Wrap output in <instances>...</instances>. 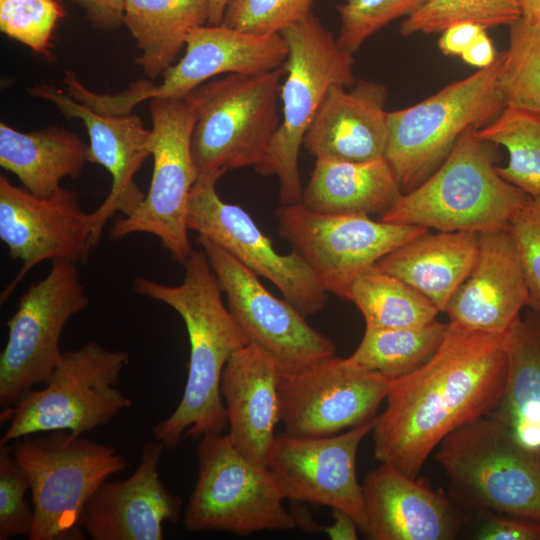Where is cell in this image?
<instances>
[{
	"label": "cell",
	"instance_id": "6da1fadb",
	"mask_svg": "<svg viewBox=\"0 0 540 540\" xmlns=\"http://www.w3.org/2000/svg\"><path fill=\"white\" fill-rule=\"evenodd\" d=\"M507 369L505 334L448 323L436 352L391 380L372 428L375 458L417 478L431 452L454 430L499 404Z\"/></svg>",
	"mask_w": 540,
	"mask_h": 540
},
{
	"label": "cell",
	"instance_id": "7a4b0ae2",
	"mask_svg": "<svg viewBox=\"0 0 540 540\" xmlns=\"http://www.w3.org/2000/svg\"><path fill=\"white\" fill-rule=\"evenodd\" d=\"M185 275L170 286L144 277L133 280L134 290L162 302L182 318L190 345L187 380L175 410L154 425L152 435L167 448H176L182 437L199 439L224 433L226 410L220 393L223 369L233 353L249 339L227 304L205 252L193 249L183 264Z\"/></svg>",
	"mask_w": 540,
	"mask_h": 540
},
{
	"label": "cell",
	"instance_id": "3957f363",
	"mask_svg": "<svg viewBox=\"0 0 540 540\" xmlns=\"http://www.w3.org/2000/svg\"><path fill=\"white\" fill-rule=\"evenodd\" d=\"M499 146L466 130L441 165L380 220L442 232L508 230L529 195L497 172Z\"/></svg>",
	"mask_w": 540,
	"mask_h": 540
},
{
	"label": "cell",
	"instance_id": "277c9868",
	"mask_svg": "<svg viewBox=\"0 0 540 540\" xmlns=\"http://www.w3.org/2000/svg\"><path fill=\"white\" fill-rule=\"evenodd\" d=\"M282 67L260 74H226L186 97L195 123L191 150L198 176L217 181L228 171L257 167L281 123Z\"/></svg>",
	"mask_w": 540,
	"mask_h": 540
},
{
	"label": "cell",
	"instance_id": "5b68a950",
	"mask_svg": "<svg viewBox=\"0 0 540 540\" xmlns=\"http://www.w3.org/2000/svg\"><path fill=\"white\" fill-rule=\"evenodd\" d=\"M13 455L29 481L34 522L29 540H83L82 511L97 489L128 467L109 445L55 430L13 441Z\"/></svg>",
	"mask_w": 540,
	"mask_h": 540
},
{
	"label": "cell",
	"instance_id": "8992f818",
	"mask_svg": "<svg viewBox=\"0 0 540 540\" xmlns=\"http://www.w3.org/2000/svg\"><path fill=\"white\" fill-rule=\"evenodd\" d=\"M280 33L288 44L280 89L281 123L255 169L278 178L281 204H295L302 197L298 157L305 134L329 88L334 84L350 88L357 80L353 54L339 46L312 12Z\"/></svg>",
	"mask_w": 540,
	"mask_h": 540
},
{
	"label": "cell",
	"instance_id": "52a82bcc",
	"mask_svg": "<svg viewBox=\"0 0 540 540\" xmlns=\"http://www.w3.org/2000/svg\"><path fill=\"white\" fill-rule=\"evenodd\" d=\"M435 459L461 506L540 521V458L497 419L484 416L454 430Z\"/></svg>",
	"mask_w": 540,
	"mask_h": 540
},
{
	"label": "cell",
	"instance_id": "ba28073f",
	"mask_svg": "<svg viewBox=\"0 0 540 540\" xmlns=\"http://www.w3.org/2000/svg\"><path fill=\"white\" fill-rule=\"evenodd\" d=\"M504 57L501 51L492 64L465 79L413 106L388 112L385 159L403 193L426 180L466 130L487 125L505 109L498 87Z\"/></svg>",
	"mask_w": 540,
	"mask_h": 540
},
{
	"label": "cell",
	"instance_id": "9c48e42d",
	"mask_svg": "<svg viewBox=\"0 0 540 540\" xmlns=\"http://www.w3.org/2000/svg\"><path fill=\"white\" fill-rule=\"evenodd\" d=\"M128 362L126 351L109 350L96 341L64 351L44 388L1 410V423L9 425L0 443L55 430L83 434L107 424L132 405L117 387Z\"/></svg>",
	"mask_w": 540,
	"mask_h": 540
},
{
	"label": "cell",
	"instance_id": "30bf717a",
	"mask_svg": "<svg viewBox=\"0 0 540 540\" xmlns=\"http://www.w3.org/2000/svg\"><path fill=\"white\" fill-rule=\"evenodd\" d=\"M199 439L197 479L183 517L186 529L247 536L297 526L268 467L246 458L227 434L208 433Z\"/></svg>",
	"mask_w": 540,
	"mask_h": 540
},
{
	"label": "cell",
	"instance_id": "8fae6325",
	"mask_svg": "<svg viewBox=\"0 0 540 540\" xmlns=\"http://www.w3.org/2000/svg\"><path fill=\"white\" fill-rule=\"evenodd\" d=\"M149 111L153 157L149 190L134 213L112 224L110 238L152 234L176 262L184 264L193 251L187 210L198 178L191 150L195 112L186 97L152 98Z\"/></svg>",
	"mask_w": 540,
	"mask_h": 540
},
{
	"label": "cell",
	"instance_id": "7c38bea8",
	"mask_svg": "<svg viewBox=\"0 0 540 540\" xmlns=\"http://www.w3.org/2000/svg\"><path fill=\"white\" fill-rule=\"evenodd\" d=\"M76 263L56 259L42 280L30 284L8 319L0 354V407L13 408L36 386L46 384L63 352L66 323L88 306Z\"/></svg>",
	"mask_w": 540,
	"mask_h": 540
},
{
	"label": "cell",
	"instance_id": "4fadbf2b",
	"mask_svg": "<svg viewBox=\"0 0 540 540\" xmlns=\"http://www.w3.org/2000/svg\"><path fill=\"white\" fill-rule=\"evenodd\" d=\"M277 230L309 266L321 287L350 300L354 281L383 256L428 231L419 225L375 221L364 215L312 211L301 202L275 211Z\"/></svg>",
	"mask_w": 540,
	"mask_h": 540
},
{
	"label": "cell",
	"instance_id": "5bb4252c",
	"mask_svg": "<svg viewBox=\"0 0 540 540\" xmlns=\"http://www.w3.org/2000/svg\"><path fill=\"white\" fill-rule=\"evenodd\" d=\"M185 47L183 57L164 71L160 84L141 79L116 95L91 92L88 103L101 113L129 114L145 100L184 97L215 76L275 70L288 56L281 33L255 34L221 24L193 29Z\"/></svg>",
	"mask_w": 540,
	"mask_h": 540
},
{
	"label": "cell",
	"instance_id": "9a60e30c",
	"mask_svg": "<svg viewBox=\"0 0 540 540\" xmlns=\"http://www.w3.org/2000/svg\"><path fill=\"white\" fill-rule=\"evenodd\" d=\"M205 252L227 307L251 343L269 353L283 373H296L335 355L331 339L311 327L291 303L269 292L247 266L203 236Z\"/></svg>",
	"mask_w": 540,
	"mask_h": 540
},
{
	"label": "cell",
	"instance_id": "2e32d148",
	"mask_svg": "<svg viewBox=\"0 0 540 540\" xmlns=\"http://www.w3.org/2000/svg\"><path fill=\"white\" fill-rule=\"evenodd\" d=\"M391 380L354 365L324 358L296 373H281L278 391L285 434L325 437L372 421Z\"/></svg>",
	"mask_w": 540,
	"mask_h": 540
},
{
	"label": "cell",
	"instance_id": "e0dca14e",
	"mask_svg": "<svg viewBox=\"0 0 540 540\" xmlns=\"http://www.w3.org/2000/svg\"><path fill=\"white\" fill-rule=\"evenodd\" d=\"M217 180L198 176L188 201L187 225L227 251L256 275L272 282L304 317L323 310L327 292L295 252L281 254L242 207L227 203Z\"/></svg>",
	"mask_w": 540,
	"mask_h": 540
},
{
	"label": "cell",
	"instance_id": "ac0fdd59",
	"mask_svg": "<svg viewBox=\"0 0 540 540\" xmlns=\"http://www.w3.org/2000/svg\"><path fill=\"white\" fill-rule=\"evenodd\" d=\"M92 215L85 213L78 193L61 187L39 197L0 176V239L20 270L0 295L7 301L25 275L45 260L85 262L92 246Z\"/></svg>",
	"mask_w": 540,
	"mask_h": 540
},
{
	"label": "cell",
	"instance_id": "d6986e66",
	"mask_svg": "<svg viewBox=\"0 0 540 540\" xmlns=\"http://www.w3.org/2000/svg\"><path fill=\"white\" fill-rule=\"evenodd\" d=\"M374 419L325 437L276 435L267 467L285 499L328 506L350 515L362 530L365 509L356 457Z\"/></svg>",
	"mask_w": 540,
	"mask_h": 540
},
{
	"label": "cell",
	"instance_id": "ffe728a7",
	"mask_svg": "<svg viewBox=\"0 0 540 540\" xmlns=\"http://www.w3.org/2000/svg\"><path fill=\"white\" fill-rule=\"evenodd\" d=\"M29 93L54 104L66 118L80 119L89 136L88 162L103 166L111 174L112 185L107 197L91 212L94 248L107 221L117 212L131 215L145 197L134 178L151 156L152 131L138 115L98 112L47 83L30 87Z\"/></svg>",
	"mask_w": 540,
	"mask_h": 540
},
{
	"label": "cell",
	"instance_id": "44dd1931",
	"mask_svg": "<svg viewBox=\"0 0 540 540\" xmlns=\"http://www.w3.org/2000/svg\"><path fill=\"white\" fill-rule=\"evenodd\" d=\"M165 446H142L139 464L128 478L106 480L85 505L80 524L93 540H162L163 524L177 523L182 500L162 482L159 462Z\"/></svg>",
	"mask_w": 540,
	"mask_h": 540
},
{
	"label": "cell",
	"instance_id": "7402d4cb",
	"mask_svg": "<svg viewBox=\"0 0 540 540\" xmlns=\"http://www.w3.org/2000/svg\"><path fill=\"white\" fill-rule=\"evenodd\" d=\"M362 491L371 540H451L467 520L452 498L387 463L366 474Z\"/></svg>",
	"mask_w": 540,
	"mask_h": 540
},
{
	"label": "cell",
	"instance_id": "603a6c76",
	"mask_svg": "<svg viewBox=\"0 0 540 540\" xmlns=\"http://www.w3.org/2000/svg\"><path fill=\"white\" fill-rule=\"evenodd\" d=\"M529 304L526 277L509 230L478 234L475 263L444 310L448 323L505 334Z\"/></svg>",
	"mask_w": 540,
	"mask_h": 540
},
{
	"label": "cell",
	"instance_id": "cb8c5ba5",
	"mask_svg": "<svg viewBox=\"0 0 540 540\" xmlns=\"http://www.w3.org/2000/svg\"><path fill=\"white\" fill-rule=\"evenodd\" d=\"M387 89L382 83L359 80L352 87L332 85L303 146L312 156L356 163L385 157L389 139Z\"/></svg>",
	"mask_w": 540,
	"mask_h": 540
},
{
	"label": "cell",
	"instance_id": "d4e9b609",
	"mask_svg": "<svg viewBox=\"0 0 540 540\" xmlns=\"http://www.w3.org/2000/svg\"><path fill=\"white\" fill-rule=\"evenodd\" d=\"M281 373L275 359L250 342L231 355L220 380L227 435L246 458L265 467L281 422Z\"/></svg>",
	"mask_w": 540,
	"mask_h": 540
},
{
	"label": "cell",
	"instance_id": "484cf974",
	"mask_svg": "<svg viewBox=\"0 0 540 540\" xmlns=\"http://www.w3.org/2000/svg\"><path fill=\"white\" fill-rule=\"evenodd\" d=\"M478 252V234L426 231L375 263L423 294L441 312L469 275Z\"/></svg>",
	"mask_w": 540,
	"mask_h": 540
},
{
	"label": "cell",
	"instance_id": "4316f807",
	"mask_svg": "<svg viewBox=\"0 0 540 540\" xmlns=\"http://www.w3.org/2000/svg\"><path fill=\"white\" fill-rule=\"evenodd\" d=\"M506 379L499 404L488 416L540 458V311L528 308L505 333Z\"/></svg>",
	"mask_w": 540,
	"mask_h": 540
},
{
	"label": "cell",
	"instance_id": "83f0119b",
	"mask_svg": "<svg viewBox=\"0 0 540 540\" xmlns=\"http://www.w3.org/2000/svg\"><path fill=\"white\" fill-rule=\"evenodd\" d=\"M403 192L384 158L364 163L317 158L301 203L320 213L383 214Z\"/></svg>",
	"mask_w": 540,
	"mask_h": 540
},
{
	"label": "cell",
	"instance_id": "f1b7e54d",
	"mask_svg": "<svg viewBox=\"0 0 540 540\" xmlns=\"http://www.w3.org/2000/svg\"><path fill=\"white\" fill-rule=\"evenodd\" d=\"M89 145L74 132L47 126L22 132L0 123V165L15 174L26 190L47 197L65 177L76 179L88 162Z\"/></svg>",
	"mask_w": 540,
	"mask_h": 540
},
{
	"label": "cell",
	"instance_id": "f546056e",
	"mask_svg": "<svg viewBox=\"0 0 540 540\" xmlns=\"http://www.w3.org/2000/svg\"><path fill=\"white\" fill-rule=\"evenodd\" d=\"M208 19L209 0H124L123 25L142 51L135 62L150 79L173 65L189 33Z\"/></svg>",
	"mask_w": 540,
	"mask_h": 540
},
{
	"label": "cell",
	"instance_id": "4dcf8cb0",
	"mask_svg": "<svg viewBox=\"0 0 540 540\" xmlns=\"http://www.w3.org/2000/svg\"><path fill=\"white\" fill-rule=\"evenodd\" d=\"M448 323L434 321L406 328L367 327L348 357L354 365L394 380L423 365L441 345Z\"/></svg>",
	"mask_w": 540,
	"mask_h": 540
},
{
	"label": "cell",
	"instance_id": "1f68e13d",
	"mask_svg": "<svg viewBox=\"0 0 540 540\" xmlns=\"http://www.w3.org/2000/svg\"><path fill=\"white\" fill-rule=\"evenodd\" d=\"M349 301L361 312L367 327L420 326L434 321L440 313L423 294L375 266L354 281Z\"/></svg>",
	"mask_w": 540,
	"mask_h": 540
},
{
	"label": "cell",
	"instance_id": "d6a6232c",
	"mask_svg": "<svg viewBox=\"0 0 540 540\" xmlns=\"http://www.w3.org/2000/svg\"><path fill=\"white\" fill-rule=\"evenodd\" d=\"M474 134L508 151L498 174L530 197L540 195V112L507 106Z\"/></svg>",
	"mask_w": 540,
	"mask_h": 540
},
{
	"label": "cell",
	"instance_id": "836d02e7",
	"mask_svg": "<svg viewBox=\"0 0 540 540\" xmlns=\"http://www.w3.org/2000/svg\"><path fill=\"white\" fill-rule=\"evenodd\" d=\"M498 87L505 107L540 112V20L522 15L509 25Z\"/></svg>",
	"mask_w": 540,
	"mask_h": 540
},
{
	"label": "cell",
	"instance_id": "e575fe53",
	"mask_svg": "<svg viewBox=\"0 0 540 540\" xmlns=\"http://www.w3.org/2000/svg\"><path fill=\"white\" fill-rule=\"evenodd\" d=\"M522 16L518 0H429L400 23V34L443 32L461 22L478 24L486 29L509 26Z\"/></svg>",
	"mask_w": 540,
	"mask_h": 540
},
{
	"label": "cell",
	"instance_id": "d590c367",
	"mask_svg": "<svg viewBox=\"0 0 540 540\" xmlns=\"http://www.w3.org/2000/svg\"><path fill=\"white\" fill-rule=\"evenodd\" d=\"M64 14L57 0H0V30L33 52L52 59L54 30Z\"/></svg>",
	"mask_w": 540,
	"mask_h": 540
},
{
	"label": "cell",
	"instance_id": "8d00e7d4",
	"mask_svg": "<svg viewBox=\"0 0 540 540\" xmlns=\"http://www.w3.org/2000/svg\"><path fill=\"white\" fill-rule=\"evenodd\" d=\"M429 0H346L337 6L340 29L337 42L354 54L373 34L390 22L408 17Z\"/></svg>",
	"mask_w": 540,
	"mask_h": 540
},
{
	"label": "cell",
	"instance_id": "74e56055",
	"mask_svg": "<svg viewBox=\"0 0 540 540\" xmlns=\"http://www.w3.org/2000/svg\"><path fill=\"white\" fill-rule=\"evenodd\" d=\"M314 0H229L221 25L255 34L280 33L311 13Z\"/></svg>",
	"mask_w": 540,
	"mask_h": 540
},
{
	"label": "cell",
	"instance_id": "f35d334b",
	"mask_svg": "<svg viewBox=\"0 0 540 540\" xmlns=\"http://www.w3.org/2000/svg\"><path fill=\"white\" fill-rule=\"evenodd\" d=\"M29 481L17 463L12 446L0 443V540L29 537L34 509L25 499Z\"/></svg>",
	"mask_w": 540,
	"mask_h": 540
},
{
	"label": "cell",
	"instance_id": "ab89813d",
	"mask_svg": "<svg viewBox=\"0 0 540 540\" xmlns=\"http://www.w3.org/2000/svg\"><path fill=\"white\" fill-rule=\"evenodd\" d=\"M508 230L526 277L530 294L528 308L540 311V195L529 197L512 218Z\"/></svg>",
	"mask_w": 540,
	"mask_h": 540
},
{
	"label": "cell",
	"instance_id": "60d3db41",
	"mask_svg": "<svg viewBox=\"0 0 540 540\" xmlns=\"http://www.w3.org/2000/svg\"><path fill=\"white\" fill-rule=\"evenodd\" d=\"M475 539L540 540V521L513 515L485 512Z\"/></svg>",
	"mask_w": 540,
	"mask_h": 540
},
{
	"label": "cell",
	"instance_id": "b9f144b4",
	"mask_svg": "<svg viewBox=\"0 0 540 540\" xmlns=\"http://www.w3.org/2000/svg\"><path fill=\"white\" fill-rule=\"evenodd\" d=\"M93 27L113 31L123 24L124 0H74Z\"/></svg>",
	"mask_w": 540,
	"mask_h": 540
},
{
	"label": "cell",
	"instance_id": "7bdbcfd3",
	"mask_svg": "<svg viewBox=\"0 0 540 540\" xmlns=\"http://www.w3.org/2000/svg\"><path fill=\"white\" fill-rule=\"evenodd\" d=\"M484 29L470 22L456 23L441 32L438 47L446 56H461Z\"/></svg>",
	"mask_w": 540,
	"mask_h": 540
},
{
	"label": "cell",
	"instance_id": "ee69618b",
	"mask_svg": "<svg viewBox=\"0 0 540 540\" xmlns=\"http://www.w3.org/2000/svg\"><path fill=\"white\" fill-rule=\"evenodd\" d=\"M497 54L487 29H484L460 57L465 63L481 69L492 64Z\"/></svg>",
	"mask_w": 540,
	"mask_h": 540
},
{
	"label": "cell",
	"instance_id": "f6af8a7d",
	"mask_svg": "<svg viewBox=\"0 0 540 540\" xmlns=\"http://www.w3.org/2000/svg\"><path fill=\"white\" fill-rule=\"evenodd\" d=\"M334 523L328 527H323L331 539L335 540H355L357 536V522L347 513L334 510Z\"/></svg>",
	"mask_w": 540,
	"mask_h": 540
},
{
	"label": "cell",
	"instance_id": "bcb514c9",
	"mask_svg": "<svg viewBox=\"0 0 540 540\" xmlns=\"http://www.w3.org/2000/svg\"><path fill=\"white\" fill-rule=\"evenodd\" d=\"M229 0H209V25H220Z\"/></svg>",
	"mask_w": 540,
	"mask_h": 540
},
{
	"label": "cell",
	"instance_id": "7dc6e473",
	"mask_svg": "<svg viewBox=\"0 0 540 540\" xmlns=\"http://www.w3.org/2000/svg\"><path fill=\"white\" fill-rule=\"evenodd\" d=\"M522 15L540 20V0H518Z\"/></svg>",
	"mask_w": 540,
	"mask_h": 540
}]
</instances>
